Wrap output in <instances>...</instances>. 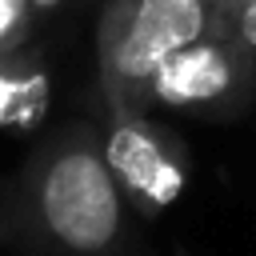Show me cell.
I'll use <instances>...</instances> for the list:
<instances>
[{
  "label": "cell",
  "instance_id": "cell-1",
  "mask_svg": "<svg viewBox=\"0 0 256 256\" xmlns=\"http://www.w3.org/2000/svg\"><path fill=\"white\" fill-rule=\"evenodd\" d=\"M16 236L40 256H120L128 244V200L108 168L100 124L72 116L28 156L16 188Z\"/></svg>",
  "mask_w": 256,
  "mask_h": 256
},
{
  "label": "cell",
  "instance_id": "cell-2",
  "mask_svg": "<svg viewBox=\"0 0 256 256\" xmlns=\"http://www.w3.org/2000/svg\"><path fill=\"white\" fill-rule=\"evenodd\" d=\"M216 20V0H104L96 12V100L148 108L160 64Z\"/></svg>",
  "mask_w": 256,
  "mask_h": 256
},
{
  "label": "cell",
  "instance_id": "cell-3",
  "mask_svg": "<svg viewBox=\"0 0 256 256\" xmlns=\"http://www.w3.org/2000/svg\"><path fill=\"white\" fill-rule=\"evenodd\" d=\"M256 100V52L224 20L208 24L196 40L172 52L148 84L152 112H176L192 120L228 124Z\"/></svg>",
  "mask_w": 256,
  "mask_h": 256
},
{
  "label": "cell",
  "instance_id": "cell-4",
  "mask_svg": "<svg viewBox=\"0 0 256 256\" xmlns=\"http://www.w3.org/2000/svg\"><path fill=\"white\" fill-rule=\"evenodd\" d=\"M96 124L128 212L136 220L164 216L188 188L192 156L184 136L164 124L152 108H128L112 100H96Z\"/></svg>",
  "mask_w": 256,
  "mask_h": 256
},
{
  "label": "cell",
  "instance_id": "cell-5",
  "mask_svg": "<svg viewBox=\"0 0 256 256\" xmlns=\"http://www.w3.org/2000/svg\"><path fill=\"white\" fill-rule=\"evenodd\" d=\"M52 108V64L32 40L0 52V132H32Z\"/></svg>",
  "mask_w": 256,
  "mask_h": 256
},
{
  "label": "cell",
  "instance_id": "cell-6",
  "mask_svg": "<svg viewBox=\"0 0 256 256\" xmlns=\"http://www.w3.org/2000/svg\"><path fill=\"white\" fill-rule=\"evenodd\" d=\"M216 8H220L224 20L240 32V40L256 52V0H216Z\"/></svg>",
  "mask_w": 256,
  "mask_h": 256
},
{
  "label": "cell",
  "instance_id": "cell-7",
  "mask_svg": "<svg viewBox=\"0 0 256 256\" xmlns=\"http://www.w3.org/2000/svg\"><path fill=\"white\" fill-rule=\"evenodd\" d=\"M0 240H16V208H12V192L0 196Z\"/></svg>",
  "mask_w": 256,
  "mask_h": 256
},
{
  "label": "cell",
  "instance_id": "cell-8",
  "mask_svg": "<svg viewBox=\"0 0 256 256\" xmlns=\"http://www.w3.org/2000/svg\"><path fill=\"white\" fill-rule=\"evenodd\" d=\"M28 8H32V20L44 24V20H52V16L64 8V0H28Z\"/></svg>",
  "mask_w": 256,
  "mask_h": 256
},
{
  "label": "cell",
  "instance_id": "cell-9",
  "mask_svg": "<svg viewBox=\"0 0 256 256\" xmlns=\"http://www.w3.org/2000/svg\"><path fill=\"white\" fill-rule=\"evenodd\" d=\"M176 256H184V252H176Z\"/></svg>",
  "mask_w": 256,
  "mask_h": 256
}]
</instances>
